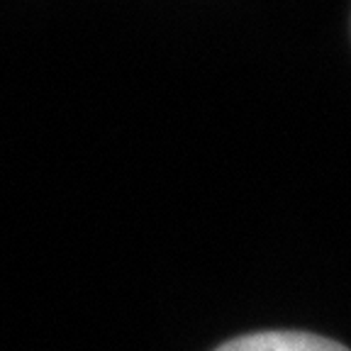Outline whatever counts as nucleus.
<instances>
[{
  "label": "nucleus",
  "instance_id": "nucleus-1",
  "mask_svg": "<svg viewBox=\"0 0 351 351\" xmlns=\"http://www.w3.org/2000/svg\"><path fill=\"white\" fill-rule=\"evenodd\" d=\"M215 351H349L324 337L305 335V332H256L239 337Z\"/></svg>",
  "mask_w": 351,
  "mask_h": 351
}]
</instances>
